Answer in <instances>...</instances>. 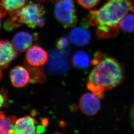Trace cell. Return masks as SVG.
<instances>
[{"mask_svg": "<svg viewBox=\"0 0 134 134\" xmlns=\"http://www.w3.org/2000/svg\"><path fill=\"white\" fill-rule=\"evenodd\" d=\"M123 77L122 69L116 60L105 57L97 63L89 75L87 87L99 98L105 91L119 85Z\"/></svg>", "mask_w": 134, "mask_h": 134, "instance_id": "cell-1", "label": "cell"}, {"mask_svg": "<svg viewBox=\"0 0 134 134\" xmlns=\"http://www.w3.org/2000/svg\"><path fill=\"white\" fill-rule=\"evenodd\" d=\"M129 12L134 13L132 3L129 0H107L98 10L89 12V21L92 26L119 29V22Z\"/></svg>", "mask_w": 134, "mask_h": 134, "instance_id": "cell-2", "label": "cell"}, {"mask_svg": "<svg viewBox=\"0 0 134 134\" xmlns=\"http://www.w3.org/2000/svg\"><path fill=\"white\" fill-rule=\"evenodd\" d=\"M46 11L42 5L30 2L9 15V18L20 27L26 24L30 28L42 27L45 25Z\"/></svg>", "mask_w": 134, "mask_h": 134, "instance_id": "cell-3", "label": "cell"}, {"mask_svg": "<svg viewBox=\"0 0 134 134\" xmlns=\"http://www.w3.org/2000/svg\"><path fill=\"white\" fill-rule=\"evenodd\" d=\"M54 4V14L59 23L64 28L74 27L77 18L74 0H58Z\"/></svg>", "mask_w": 134, "mask_h": 134, "instance_id": "cell-4", "label": "cell"}, {"mask_svg": "<svg viewBox=\"0 0 134 134\" xmlns=\"http://www.w3.org/2000/svg\"><path fill=\"white\" fill-rule=\"evenodd\" d=\"M45 126L38 125L34 118L27 116L16 119L14 124V134H33L41 133L44 130Z\"/></svg>", "mask_w": 134, "mask_h": 134, "instance_id": "cell-5", "label": "cell"}, {"mask_svg": "<svg viewBox=\"0 0 134 134\" xmlns=\"http://www.w3.org/2000/svg\"><path fill=\"white\" fill-rule=\"evenodd\" d=\"M99 98L92 92L84 94L80 99V109L84 113L87 115H94L100 108Z\"/></svg>", "mask_w": 134, "mask_h": 134, "instance_id": "cell-6", "label": "cell"}, {"mask_svg": "<svg viewBox=\"0 0 134 134\" xmlns=\"http://www.w3.org/2000/svg\"><path fill=\"white\" fill-rule=\"evenodd\" d=\"M26 59L28 64L40 67L46 63L48 59V53L41 47L34 46L27 50Z\"/></svg>", "mask_w": 134, "mask_h": 134, "instance_id": "cell-7", "label": "cell"}, {"mask_svg": "<svg viewBox=\"0 0 134 134\" xmlns=\"http://www.w3.org/2000/svg\"><path fill=\"white\" fill-rule=\"evenodd\" d=\"M18 51L9 41L0 40V69L7 68L18 56Z\"/></svg>", "mask_w": 134, "mask_h": 134, "instance_id": "cell-8", "label": "cell"}, {"mask_svg": "<svg viewBox=\"0 0 134 134\" xmlns=\"http://www.w3.org/2000/svg\"><path fill=\"white\" fill-rule=\"evenodd\" d=\"M10 79L12 84L16 88L24 87L31 82V80L30 72L27 68L21 66H16L12 69Z\"/></svg>", "mask_w": 134, "mask_h": 134, "instance_id": "cell-9", "label": "cell"}, {"mask_svg": "<svg viewBox=\"0 0 134 134\" xmlns=\"http://www.w3.org/2000/svg\"><path fill=\"white\" fill-rule=\"evenodd\" d=\"M37 37V34H31L25 31L19 32L13 37L12 43L18 51L24 52L31 47L33 42Z\"/></svg>", "mask_w": 134, "mask_h": 134, "instance_id": "cell-10", "label": "cell"}, {"mask_svg": "<svg viewBox=\"0 0 134 134\" xmlns=\"http://www.w3.org/2000/svg\"><path fill=\"white\" fill-rule=\"evenodd\" d=\"M69 38L73 44L78 46L86 45L91 39L89 32L82 27L73 28L70 31Z\"/></svg>", "mask_w": 134, "mask_h": 134, "instance_id": "cell-11", "label": "cell"}, {"mask_svg": "<svg viewBox=\"0 0 134 134\" xmlns=\"http://www.w3.org/2000/svg\"><path fill=\"white\" fill-rule=\"evenodd\" d=\"M26 0H0V18L10 15L24 6Z\"/></svg>", "mask_w": 134, "mask_h": 134, "instance_id": "cell-12", "label": "cell"}, {"mask_svg": "<svg viewBox=\"0 0 134 134\" xmlns=\"http://www.w3.org/2000/svg\"><path fill=\"white\" fill-rule=\"evenodd\" d=\"M16 119L15 117L6 116L0 111V134H14Z\"/></svg>", "mask_w": 134, "mask_h": 134, "instance_id": "cell-13", "label": "cell"}, {"mask_svg": "<svg viewBox=\"0 0 134 134\" xmlns=\"http://www.w3.org/2000/svg\"><path fill=\"white\" fill-rule=\"evenodd\" d=\"M72 61L73 64L76 68H86L90 64V57L84 51H77L72 56Z\"/></svg>", "mask_w": 134, "mask_h": 134, "instance_id": "cell-14", "label": "cell"}, {"mask_svg": "<svg viewBox=\"0 0 134 134\" xmlns=\"http://www.w3.org/2000/svg\"><path fill=\"white\" fill-rule=\"evenodd\" d=\"M119 28L124 31L131 33L134 31V15L129 14L125 15L119 22Z\"/></svg>", "mask_w": 134, "mask_h": 134, "instance_id": "cell-15", "label": "cell"}, {"mask_svg": "<svg viewBox=\"0 0 134 134\" xmlns=\"http://www.w3.org/2000/svg\"><path fill=\"white\" fill-rule=\"evenodd\" d=\"M100 0H77L80 5L86 9H90L96 6Z\"/></svg>", "mask_w": 134, "mask_h": 134, "instance_id": "cell-16", "label": "cell"}, {"mask_svg": "<svg viewBox=\"0 0 134 134\" xmlns=\"http://www.w3.org/2000/svg\"><path fill=\"white\" fill-rule=\"evenodd\" d=\"M69 45L68 38L65 36L61 37L57 43V47L58 49H63L67 48Z\"/></svg>", "mask_w": 134, "mask_h": 134, "instance_id": "cell-17", "label": "cell"}, {"mask_svg": "<svg viewBox=\"0 0 134 134\" xmlns=\"http://www.w3.org/2000/svg\"><path fill=\"white\" fill-rule=\"evenodd\" d=\"M8 103V99L6 92L4 90H0V109L6 106Z\"/></svg>", "mask_w": 134, "mask_h": 134, "instance_id": "cell-18", "label": "cell"}, {"mask_svg": "<svg viewBox=\"0 0 134 134\" xmlns=\"http://www.w3.org/2000/svg\"><path fill=\"white\" fill-rule=\"evenodd\" d=\"M131 121L132 122V125L134 127V105L132 106L130 113Z\"/></svg>", "mask_w": 134, "mask_h": 134, "instance_id": "cell-19", "label": "cell"}, {"mask_svg": "<svg viewBox=\"0 0 134 134\" xmlns=\"http://www.w3.org/2000/svg\"><path fill=\"white\" fill-rule=\"evenodd\" d=\"M34 1H37V2H44V1H51V2L53 3H55L58 0H34Z\"/></svg>", "mask_w": 134, "mask_h": 134, "instance_id": "cell-20", "label": "cell"}, {"mask_svg": "<svg viewBox=\"0 0 134 134\" xmlns=\"http://www.w3.org/2000/svg\"><path fill=\"white\" fill-rule=\"evenodd\" d=\"M2 77V71H1V69H0V80L1 79Z\"/></svg>", "mask_w": 134, "mask_h": 134, "instance_id": "cell-21", "label": "cell"}, {"mask_svg": "<svg viewBox=\"0 0 134 134\" xmlns=\"http://www.w3.org/2000/svg\"><path fill=\"white\" fill-rule=\"evenodd\" d=\"M1 20H0V28H1Z\"/></svg>", "mask_w": 134, "mask_h": 134, "instance_id": "cell-22", "label": "cell"}]
</instances>
